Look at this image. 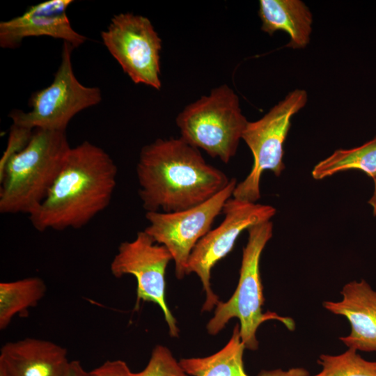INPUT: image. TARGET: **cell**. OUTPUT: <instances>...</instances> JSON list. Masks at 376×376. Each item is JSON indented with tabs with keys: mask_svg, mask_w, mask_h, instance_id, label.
<instances>
[{
	"mask_svg": "<svg viewBox=\"0 0 376 376\" xmlns=\"http://www.w3.org/2000/svg\"><path fill=\"white\" fill-rule=\"evenodd\" d=\"M33 132L34 130L12 124L6 148L0 159V174L3 171L9 160L26 148Z\"/></svg>",
	"mask_w": 376,
	"mask_h": 376,
	"instance_id": "obj_21",
	"label": "cell"
},
{
	"mask_svg": "<svg viewBox=\"0 0 376 376\" xmlns=\"http://www.w3.org/2000/svg\"><path fill=\"white\" fill-rule=\"evenodd\" d=\"M318 363L322 370L313 376H376V361L366 360L351 348L338 355L321 354Z\"/></svg>",
	"mask_w": 376,
	"mask_h": 376,
	"instance_id": "obj_19",
	"label": "cell"
},
{
	"mask_svg": "<svg viewBox=\"0 0 376 376\" xmlns=\"http://www.w3.org/2000/svg\"><path fill=\"white\" fill-rule=\"evenodd\" d=\"M222 212V222L198 241L187 263V274L195 273L199 277L205 294L202 311H210L219 301L211 288L212 267L231 251L242 232L253 225L271 221L276 210L269 205L231 197Z\"/></svg>",
	"mask_w": 376,
	"mask_h": 376,
	"instance_id": "obj_8",
	"label": "cell"
},
{
	"mask_svg": "<svg viewBox=\"0 0 376 376\" xmlns=\"http://www.w3.org/2000/svg\"><path fill=\"white\" fill-rule=\"evenodd\" d=\"M248 241L242 250V258L237 286L227 301H219L213 317L206 329L210 335H217L232 318L240 321L241 339L246 349L256 350L258 341L256 332L259 326L269 320H278L290 330L295 323L290 318H283L273 312L263 313L265 299L260 272L262 252L273 235L271 221L253 225L247 229Z\"/></svg>",
	"mask_w": 376,
	"mask_h": 376,
	"instance_id": "obj_4",
	"label": "cell"
},
{
	"mask_svg": "<svg viewBox=\"0 0 376 376\" xmlns=\"http://www.w3.org/2000/svg\"><path fill=\"white\" fill-rule=\"evenodd\" d=\"M139 196L147 212H175L198 205L230 179L209 164L182 137L157 139L143 146L136 168Z\"/></svg>",
	"mask_w": 376,
	"mask_h": 376,
	"instance_id": "obj_1",
	"label": "cell"
},
{
	"mask_svg": "<svg viewBox=\"0 0 376 376\" xmlns=\"http://www.w3.org/2000/svg\"><path fill=\"white\" fill-rule=\"evenodd\" d=\"M307 92L295 89L275 104L261 118L248 121L242 139L251 150L253 163L249 175L237 183L233 196L256 203L260 198L262 174L270 171L280 176L285 169L284 143L291 126L292 117L307 103Z\"/></svg>",
	"mask_w": 376,
	"mask_h": 376,
	"instance_id": "obj_6",
	"label": "cell"
},
{
	"mask_svg": "<svg viewBox=\"0 0 376 376\" xmlns=\"http://www.w3.org/2000/svg\"><path fill=\"white\" fill-rule=\"evenodd\" d=\"M88 376H142L141 372L131 371L122 360L107 361L101 366L88 372Z\"/></svg>",
	"mask_w": 376,
	"mask_h": 376,
	"instance_id": "obj_22",
	"label": "cell"
},
{
	"mask_svg": "<svg viewBox=\"0 0 376 376\" xmlns=\"http://www.w3.org/2000/svg\"><path fill=\"white\" fill-rule=\"evenodd\" d=\"M175 123L185 141L227 164L236 154L248 120L238 96L225 84L187 105Z\"/></svg>",
	"mask_w": 376,
	"mask_h": 376,
	"instance_id": "obj_5",
	"label": "cell"
},
{
	"mask_svg": "<svg viewBox=\"0 0 376 376\" xmlns=\"http://www.w3.org/2000/svg\"><path fill=\"white\" fill-rule=\"evenodd\" d=\"M64 376H88V372L84 369L79 361H71Z\"/></svg>",
	"mask_w": 376,
	"mask_h": 376,
	"instance_id": "obj_24",
	"label": "cell"
},
{
	"mask_svg": "<svg viewBox=\"0 0 376 376\" xmlns=\"http://www.w3.org/2000/svg\"><path fill=\"white\" fill-rule=\"evenodd\" d=\"M71 148L65 132L34 130L0 174V212L29 216L47 196Z\"/></svg>",
	"mask_w": 376,
	"mask_h": 376,
	"instance_id": "obj_3",
	"label": "cell"
},
{
	"mask_svg": "<svg viewBox=\"0 0 376 376\" xmlns=\"http://www.w3.org/2000/svg\"><path fill=\"white\" fill-rule=\"evenodd\" d=\"M117 173L100 147L88 141L71 147L47 196L29 216L32 226L40 232L81 228L110 204Z\"/></svg>",
	"mask_w": 376,
	"mask_h": 376,
	"instance_id": "obj_2",
	"label": "cell"
},
{
	"mask_svg": "<svg viewBox=\"0 0 376 376\" xmlns=\"http://www.w3.org/2000/svg\"><path fill=\"white\" fill-rule=\"evenodd\" d=\"M257 376H310L307 370L304 368H292L287 370L281 368L274 370H263Z\"/></svg>",
	"mask_w": 376,
	"mask_h": 376,
	"instance_id": "obj_23",
	"label": "cell"
},
{
	"mask_svg": "<svg viewBox=\"0 0 376 376\" xmlns=\"http://www.w3.org/2000/svg\"><path fill=\"white\" fill-rule=\"evenodd\" d=\"M171 260L173 257L169 251L155 242L143 230L139 231L133 240L120 244L110 270L116 278L133 275L137 281L135 309H138L141 301L157 304L163 312L170 335L178 337L177 320L166 300L165 275Z\"/></svg>",
	"mask_w": 376,
	"mask_h": 376,
	"instance_id": "obj_11",
	"label": "cell"
},
{
	"mask_svg": "<svg viewBox=\"0 0 376 376\" xmlns=\"http://www.w3.org/2000/svg\"><path fill=\"white\" fill-rule=\"evenodd\" d=\"M350 169L359 170L373 180L376 179V136L360 146L336 150L318 162L311 174L314 179L322 180Z\"/></svg>",
	"mask_w": 376,
	"mask_h": 376,
	"instance_id": "obj_18",
	"label": "cell"
},
{
	"mask_svg": "<svg viewBox=\"0 0 376 376\" xmlns=\"http://www.w3.org/2000/svg\"><path fill=\"white\" fill-rule=\"evenodd\" d=\"M72 0H49L29 8L23 14L0 22V46L19 47L24 38L49 36L79 47L87 40L72 26L66 14Z\"/></svg>",
	"mask_w": 376,
	"mask_h": 376,
	"instance_id": "obj_12",
	"label": "cell"
},
{
	"mask_svg": "<svg viewBox=\"0 0 376 376\" xmlns=\"http://www.w3.org/2000/svg\"><path fill=\"white\" fill-rule=\"evenodd\" d=\"M340 294V301L323 302L324 308L350 322V333L339 339L348 348L376 352V290L361 279L346 283Z\"/></svg>",
	"mask_w": 376,
	"mask_h": 376,
	"instance_id": "obj_13",
	"label": "cell"
},
{
	"mask_svg": "<svg viewBox=\"0 0 376 376\" xmlns=\"http://www.w3.org/2000/svg\"><path fill=\"white\" fill-rule=\"evenodd\" d=\"M74 49L70 43L63 42L61 61L53 81L32 94L31 111L14 109L9 113L13 124L31 130L65 132L76 114L100 103V88L83 85L74 73L71 58Z\"/></svg>",
	"mask_w": 376,
	"mask_h": 376,
	"instance_id": "obj_7",
	"label": "cell"
},
{
	"mask_svg": "<svg viewBox=\"0 0 376 376\" xmlns=\"http://www.w3.org/2000/svg\"><path fill=\"white\" fill-rule=\"evenodd\" d=\"M235 178L220 192L205 202L191 208L175 212H147L149 224L144 229L155 242L164 245L171 253L178 279L187 274L190 254L198 241L212 228L215 218L226 202L233 196L237 185Z\"/></svg>",
	"mask_w": 376,
	"mask_h": 376,
	"instance_id": "obj_10",
	"label": "cell"
},
{
	"mask_svg": "<svg viewBox=\"0 0 376 376\" xmlns=\"http://www.w3.org/2000/svg\"><path fill=\"white\" fill-rule=\"evenodd\" d=\"M258 15L263 31L273 35L285 32L290 38L287 47L305 48L310 42L313 15L301 0H260Z\"/></svg>",
	"mask_w": 376,
	"mask_h": 376,
	"instance_id": "obj_15",
	"label": "cell"
},
{
	"mask_svg": "<svg viewBox=\"0 0 376 376\" xmlns=\"http://www.w3.org/2000/svg\"><path fill=\"white\" fill-rule=\"evenodd\" d=\"M142 376H189L182 368L180 362L166 346L156 345Z\"/></svg>",
	"mask_w": 376,
	"mask_h": 376,
	"instance_id": "obj_20",
	"label": "cell"
},
{
	"mask_svg": "<svg viewBox=\"0 0 376 376\" xmlns=\"http://www.w3.org/2000/svg\"><path fill=\"white\" fill-rule=\"evenodd\" d=\"M368 203L373 208L374 216H376V179L374 180V190L372 196L368 201Z\"/></svg>",
	"mask_w": 376,
	"mask_h": 376,
	"instance_id": "obj_25",
	"label": "cell"
},
{
	"mask_svg": "<svg viewBox=\"0 0 376 376\" xmlns=\"http://www.w3.org/2000/svg\"><path fill=\"white\" fill-rule=\"evenodd\" d=\"M47 286L38 276L0 283V329L4 330L16 315L36 306L45 295Z\"/></svg>",
	"mask_w": 376,
	"mask_h": 376,
	"instance_id": "obj_17",
	"label": "cell"
},
{
	"mask_svg": "<svg viewBox=\"0 0 376 376\" xmlns=\"http://www.w3.org/2000/svg\"><path fill=\"white\" fill-rule=\"evenodd\" d=\"M245 348L237 323L228 342L217 352L205 357L184 358L179 362L189 376H249L243 361Z\"/></svg>",
	"mask_w": 376,
	"mask_h": 376,
	"instance_id": "obj_16",
	"label": "cell"
},
{
	"mask_svg": "<svg viewBox=\"0 0 376 376\" xmlns=\"http://www.w3.org/2000/svg\"><path fill=\"white\" fill-rule=\"evenodd\" d=\"M101 38L134 83L161 88L162 40L148 18L130 13L115 15Z\"/></svg>",
	"mask_w": 376,
	"mask_h": 376,
	"instance_id": "obj_9",
	"label": "cell"
},
{
	"mask_svg": "<svg viewBox=\"0 0 376 376\" xmlns=\"http://www.w3.org/2000/svg\"><path fill=\"white\" fill-rule=\"evenodd\" d=\"M69 362L65 348L39 338L6 343L0 352V363L12 376H64Z\"/></svg>",
	"mask_w": 376,
	"mask_h": 376,
	"instance_id": "obj_14",
	"label": "cell"
},
{
	"mask_svg": "<svg viewBox=\"0 0 376 376\" xmlns=\"http://www.w3.org/2000/svg\"><path fill=\"white\" fill-rule=\"evenodd\" d=\"M0 376H12L1 363H0Z\"/></svg>",
	"mask_w": 376,
	"mask_h": 376,
	"instance_id": "obj_26",
	"label": "cell"
}]
</instances>
